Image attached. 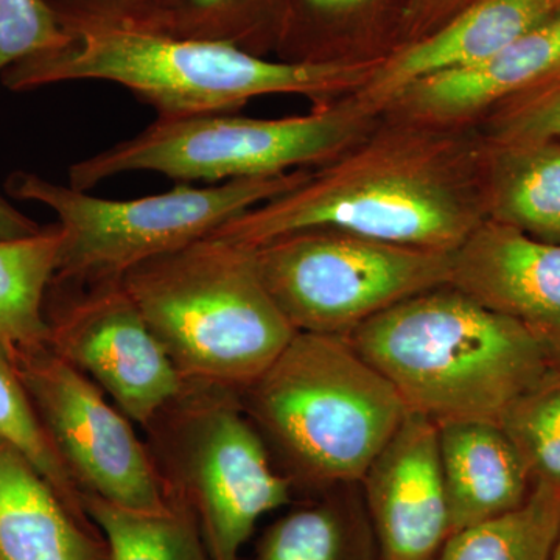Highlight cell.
Here are the masks:
<instances>
[{
    "label": "cell",
    "mask_w": 560,
    "mask_h": 560,
    "mask_svg": "<svg viewBox=\"0 0 560 560\" xmlns=\"http://www.w3.org/2000/svg\"><path fill=\"white\" fill-rule=\"evenodd\" d=\"M451 285L506 316L560 371V245L485 220L452 253Z\"/></svg>",
    "instance_id": "13"
},
{
    "label": "cell",
    "mask_w": 560,
    "mask_h": 560,
    "mask_svg": "<svg viewBox=\"0 0 560 560\" xmlns=\"http://www.w3.org/2000/svg\"><path fill=\"white\" fill-rule=\"evenodd\" d=\"M407 0H289L279 44V60H357L349 47L374 44L378 55L401 46V20Z\"/></svg>",
    "instance_id": "20"
},
{
    "label": "cell",
    "mask_w": 560,
    "mask_h": 560,
    "mask_svg": "<svg viewBox=\"0 0 560 560\" xmlns=\"http://www.w3.org/2000/svg\"><path fill=\"white\" fill-rule=\"evenodd\" d=\"M0 440L24 456L62 501L83 521L91 522L81 504V492L65 460L33 407L31 396L9 353L0 345Z\"/></svg>",
    "instance_id": "25"
},
{
    "label": "cell",
    "mask_w": 560,
    "mask_h": 560,
    "mask_svg": "<svg viewBox=\"0 0 560 560\" xmlns=\"http://www.w3.org/2000/svg\"><path fill=\"white\" fill-rule=\"evenodd\" d=\"M253 249L272 300L305 334L348 337L399 302L451 282L452 253L342 231L293 232Z\"/></svg>",
    "instance_id": "9"
},
{
    "label": "cell",
    "mask_w": 560,
    "mask_h": 560,
    "mask_svg": "<svg viewBox=\"0 0 560 560\" xmlns=\"http://www.w3.org/2000/svg\"><path fill=\"white\" fill-rule=\"evenodd\" d=\"M475 0H407L401 20V46L425 38Z\"/></svg>",
    "instance_id": "29"
},
{
    "label": "cell",
    "mask_w": 560,
    "mask_h": 560,
    "mask_svg": "<svg viewBox=\"0 0 560 560\" xmlns=\"http://www.w3.org/2000/svg\"><path fill=\"white\" fill-rule=\"evenodd\" d=\"M345 340L433 422H500L512 401L552 370L515 320L451 283L399 302Z\"/></svg>",
    "instance_id": "3"
},
{
    "label": "cell",
    "mask_w": 560,
    "mask_h": 560,
    "mask_svg": "<svg viewBox=\"0 0 560 560\" xmlns=\"http://www.w3.org/2000/svg\"><path fill=\"white\" fill-rule=\"evenodd\" d=\"M151 27L183 38L221 40L267 57L279 49L289 0H168L150 7L124 0Z\"/></svg>",
    "instance_id": "22"
},
{
    "label": "cell",
    "mask_w": 560,
    "mask_h": 560,
    "mask_svg": "<svg viewBox=\"0 0 560 560\" xmlns=\"http://www.w3.org/2000/svg\"><path fill=\"white\" fill-rule=\"evenodd\" d=\"M560 528V488L534 481L514 511L456 530L434 560H550Z\"/></svg>",
    "instance_id": "23"
},
{
    "label": "cell",
    "mask_w": 560,
    "mask_h": 560,
    "mask_svg": "<svg viewBox=\"0 0 560 560\" xmlns=\"http://www.w3.org/2000/svg\"><path fill=\"white\" fill-rule=\"evenodd\" d=\"M486 147L474 127L382 116L359 142L270 201L212 232L259 248L307 230H335L453 253L486 215Z\"/></svg>",
    "instance_id": "1"
},
{
    "label": "cell",
    "mask_w": 560,
    "mask_h": 560,
    "mask_svg": "<svg viewBox=\"0 0 560 560\" xmlns=\"http://www.w3.org/2000/svg\"><path fill=\"white\" fill-rule=\"evenodd\" d=\"M534 481L560 488V371L550 370L501 416Z\"/></svg>",
    "instance_id": "26"
},
{
    "label": "cell",
    "mask_w": 560,
    "mask_h": 560,
    "mask_svg": "<svg viewBox=\"0 0 560 560\" xmlns=\"http://www.w3.org/2000/svg\"><path fill=\"white\" fill-rule=\"evenodd\" d=\"M438 429L451 534L525 503L534 480L500 423L451 420Z\"/></svg>",
    "instance_id": "16"
},
{
    "label": "cell",
    "mask_w": 560,
    "mask_h": 560,
    "mask_svg": "<svg viewBox=\"0 0 560 560\" xmlns=\"http://www.w3.org/2000/svg\"><path fill=\"white\" fill-rule=\"evenodd\" d=\"M381 117L348 95L279 119L234 113L156 119L132 138L70 165L69 186L90 191L103 180L138 172L180 184H220L311 171L363 139Z\"/></svg>",
    "instance_id": "6"
},
{
    "label": "cell",
    "mask_w": 560,
    "mask_h": 560,
    "mask_svg": "<svg viewBox=\"0 0 560 560\" xmlns=\"http://www.w3.org/2000/svg\"><path fill=\"white\" fill-rule=\"evenodd\" d=\"M312 171V168H311ZM311 171L234 179L164 194L106 200L31 172H14L7 191L39 202L58 217L61 245L55 280L73 283L121 280L142 261L209 237L224 223L300 186Z\"/></svg>",
    "instance_id": "8"
},
{
    "label": "cell",
    "mask_w": 560,
    "mask_h": 560,
    "mask_svg": "<svg viewBox=\"0 0 560 560\" xmlns=\"http://www.w3.org/2000/svg\"><path fill=\"white\" fill-rule=\"evenodd\" d=\"M49 346L145 429L186 388L171 355L121 280L51 282Z\"/></svg>",
    "instance_id": "11"
},
{
    "label": "cell",
    "mask_w": 560,
    "mask_h": 560,
    "mask_svg": "<svg viewBox=\"0 0 560 560\" xmlns=\"http://www.w3.org/2000/svg\"><path fill=\"white\" fill-rule=\"evenodd\" d=\"M70 40L50 0H0V86L11 66L65 49Z\"/></svg>",
    "instance_id": "28"
},
{
    "label": "cell",
    "mask_w": 560,
    "mask_h": 560,
    "mask_svg": "<svg viewBox=\"0 0 560 560\" xmlns=\"http://www.w3.org/2000/svg\"><path fill=\"white\" fill-rule=\"evenodd\" d=\"M383 560H434L451 536L438 423L408 410L360 482Z\"/></svg>",
    "instance_id": "12"
},
{
    "label": "cell",
    "mask_w": 560,
    "mask_h": 560,
    "mask_svg": "<svg viewBox=\"0 0 560 560\" xmlns=\"http://www.w3.org/2000/svg\"><path fill=\"white\" fill-rule=\"evenodd\" d=\"M477 131L490 147L560 139V68L493 106Z\"/></svg>",
    "instance_id": "27"
},
{
    "label": "cell",
    "mask_w": 560,
    "mask_h": 560,
    "mask_svg": "<svg viewBox=\"0 0 560 560\" xmlns=\"http://www.w3.org/2000/svg\"><path fill=\"white\" fill-rule=\"evenodd\" d=\"M40 231L35 220L24 215L0 195V241L33 237Z\"/></svg>",
    "instance_id": "30"
},
{
    "label": "cell",
    "mask_w": 560,
    "mask_h": 560,
    "mask_svg": "<svg viewBox=\"0 0 560 560\" xmlns=\"http://www.w3.org/2000/svg\"><path fill=\"white\" fill-rule=\"evenodd\" d=\"M485 147L488 220L560 245V139Z\"/></svg>",
    "instance_id": "19"
},
{
    "label": "cell",
    "mask_w": 560,
    "mask_h": 560,
    "mask_svg": "<svg viewBox=\"0 0 560 560\" xmlns=\"http://www.w3.org/2000/svg\"><path fill=\"white\" fill-rule=\"evenodd\" d=\"M60 245L58 224L33 237L0 241V345L11 361L49 346L46 301Z\"/></svg>",
    "instance_id": "21"
},
{
    "label": "cell",
    "mask_w": 560,
    "mask_h": 560,
    "mask_svg": "<svg viewBox=\"0 0 560 560\" xmlns=\"http://www.w3.org/2000/svg\"><path fill=\"white\" fill-rule=\"evenodd\" d=\"M121 283L187 383L242 394L296 335L254 249L237 243L209 235L136 265Z\"/></svg>",
    "instance_id": "5"
},
{
    "label": "cell",
    "mask_w": 560,
    "mask_h": 560,
    "mask_svg": "<svg viewBox=\"0 0 560 560\" xmlns=\"http://www.w3.org/2000/svg\"><path fill=\"white\" fill-rule=\"evenodd\" d=\"M241 397L276 467L302 493L361 482L408 412L345 338L305 331Z\"/></svg>",
    "instance_id": "4"
},
{
    "label": "cell",
    "mask_w": 560,
    "mask_h": 560,
    "mask_svg": "<svg viewBox=\"0 0 560 560\" xmlns=\"http://www.w3.org/2000/svg\"><path fill=\"white\" fill-rule=\"evenodd\" d=\"M70 36L65 49L11 66L14 92L69 81H108L156 110L158 119L234 113L265 95H302L313 105L361 90L382 57L270 60L221 40L183 38L139 20L124 0H50Z\"/></svg>",
    "instance_id": "2"
},
{
    "label": "cell",
    "mask_w": 560,
    "mask_h": 560,
    "mask_svg": "<svg viewBox=\"0 0 560 560\" xmlns=\"http://www.w3.org/2000/svg\"><path fill=\"white\" fill-rule=\"evenodd\" d=\"M550 560H560V528L558 539H556L555 548H552V555Z\"/></svg>",
    "instance_id": "31"
},
{
    "label": "cell",
    "mask_w": 560,
    "mask_h": 560,
    "mask_svg": "<svg viewBox=\"0 0 560 560\" xmlns=\"http://www.w3.org/2000/svg\"><path fill=\"white\" fill-rule=\"evenodd\" d=\"M167 511L139 512L81 493L109 560H212L189 508L168 499Z\"/></svg>",
    "instance_id": "24"
},
{
    "label": "cell",
    "mask_w": 560,
    "mask_h": 560,
    "mask_svg": "<svg viewBox=\"0 0 560 560\" xmlns=\"http://www.w3.org/2000/svg\"><path fill=\"white\" fill-rule=\"evenodd\" d=\"M559 11L560 0H475L440 31L385 55L372 79L352 95L383 116L415 81L485 60Z\"/></svg>",
    "instance_id": "15"
},
{
    "label": "cell",
    "mask_w": 560,
    "mask_h": 560,
    "mask_svg": "<svg viewBox=\"0 0 560 560\" xmlns=\"http://www.w3.org/2000/svg\"><path fill=\"white\" fill-rule=\"evenodd\" d=\"M0 560H109L83 521L16 448L0 440Z\"/></svg>",
    "instance_id": "17"
},
{
    "label": "cell",
    "mask_w": 560,
    "mask_h": 560,
    "mask_svg": "<svg viewBox=\"0 0 560 560\" xmlns=\"http://www.w3.org/2000/svg\"><path fill=\"white\" fill-rule=\"evenodd\" d=\"M254 560H383L360 482L305 493L264 530Z\"/></svg>",
    "instance_id": "18"
},
{
    "label": "cell",
    "mask_w": 560,
    "mask_h": 560,
    "mask_svg": "<svg viewBox=\"0 0 560 560\" xmlns=\"http://www.w3.org/2000/svg\"><path fill=\"white\" fill-rule=\"evenodd\" d=\"M558 68L560 11L485 60L415 81L383 116L438 127H474L493 106Z\"/></svg>",
    "instance_id": "14"
},
{
    "label": "cell",
    "mask_w": 560,
    "mask_h": 560,
    "mask_svg": "<svg viewBox=\"0 0 560 560\" xmlns=\"http://www.w3.org/2000/svg\"><path fill=\"white\" fill-rule=\"evenodd\" d=\"M139 2L145 3V5L150 7H161L164 3H167L168 0H139Z\"/></svg>",
    "instance_id": "32"
},
{
    "label": "cell",
    "mask_w": 560,
    "mask_h": 560,
    "mask_svg": "<svg viewBox=\"0 0 560 560\" xmlns=\"http://www.w3.org/2000/svg\"><path fill=\"white\" fill-rule=\"evenodd\" d=\"M13 363L81 493L125 510H168L145 441L94 382L50 346L24 353Z\"/></svg>",
    "instance_id": "10"
},
{
    "label": "cell",
    "mask_w": 560,
    "mask_h": 560,
    "mask_svg": "<svg viewBox=\"0 0 560 560\" xmlns=\"http://www.w3.org/2000/svg\"><path fill=\"white\" fill-rule=\"evenodd\" d=\"M142 430L165 495L189 508L212 560H241L257 522L293 499L235 390L186 382Z\"/></svg>",
    "instance_id": "7"
}]
</instances>
